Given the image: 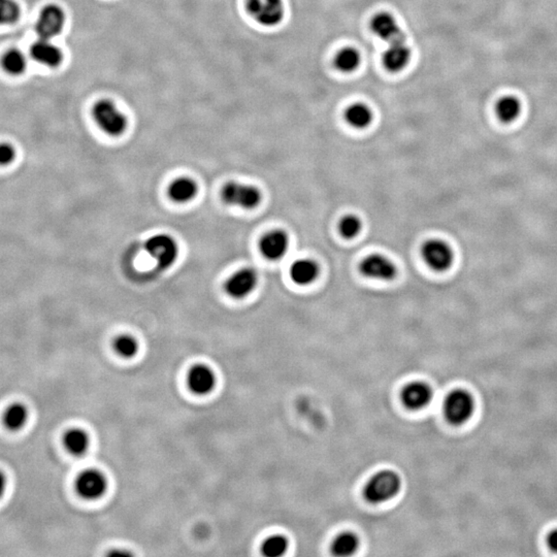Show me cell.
<instances>
[{
  "mask_svg": "<svg viewBox=\"0 0 557 557\" xmlns=\"http://www.w3.org/2000/svg\"><path fill=\"white\" fill-rule=\"evenodd\" d=\"M402 488V479L398 473L385 470L375 473L363 489L364 499L368 503L379 505L395 498Z\"/></svg>",
  "mask_w": 557,
  "mask_h": 557,
  "instance_id": "cell-1",
  "label": "cell"
},
{
  "mask_svg": "<svg viewBox=\"0 0 557 557\" xmlns=\"http://www.w3.org/2000/svg\"><path fill=\"white\" fill-rule=\"evenodd\" d=\"M94 121L108 136H122L127 130V119L111 100H102L93 107Z\"/></svg>",
  "mask_w": 557,
  "mask_h": 557,
  "instance_id": "cell-2",
  "label": "cell"
},
{
  "mask_svg": "<svg viewBox=\"0 0 557 557\" xmlns=\"http://www.w3.org/2000/svg\"><path fill=\"white\" fill-rule=\"evenodd\" d=\"M443 410L449 423L462 425L472 418L475 412V400L466 390H453L445 398Z\"/></svg>",
  "mask_w": 557,
  "mask_h": 557,
  "instance_id": "cell-3",
  "label": "cell"
},
{
  "mask_svg": "<svg viewBox=\"0 0 557 557\" xmlns=\"http://www.w3.org/2000/svg\"><path fill=\"white\" fill-rule=\"evenodd\" d=\"M145 250L155 261L159 269H167L173 267L179 256L177 242L169 235H155L147 240Z\"/></svg>",
  "mask_w": 557,
  "mask_h": 557,
  "instance_id": "cell-4",
  "label": "cell"
},
{
  "mask_svg": "<svg viewBox=\"0 0 557 557\" xmlns=\"http://www.w3.org/2000/svg\"><path fill=\"white\" fill-rule=\"evenodd\" d=\"M221 197L227 205L253 210L260 205L262 194L255 186L229 182L222 188Z\"/></svg>",
  "mask_w": 557,
  "mask_h": 557,
  "instance_id": "cell-5",
  "label": "cell"
},
{
  "mask_svg": "<svg viewBox=\"0 0 557 557\" xmlns=\"http://www.w3.org/2000/svg\"><path fill=\"white\" fill-rule=\"evenodd\" d=\"M247 10L255 21L265 27H275L285 16L283 0H248Z\"/></svg>",
  "mask_w": 557,
  "mask_h": 557,
  "instance_id": "cell-6",
  "label": "cell"
},
{
  "mask_svg": "<svg viewBox=\"0 0 557 557\" xmlns=\"http://www.w3.org/2000/svg\"><path fill=\"white\" fill-rule=\"evenodd\" d=\"M424 262L436 272H445L451 267L454 252L444 241L434 239L423 244L421 248Z\"/></svg>",
  "mask_w": 557,
  "mask_h": 557,
  "instance_id": "cell-7",
  "label": "cell"
},
{
  "mask_svg": "<svg viewBox=\"0 0 557 557\" xmlns=\"http://www.w3.org/2000/svg\"><path fill=\"white\" fill-rule=\"evenodd\" d=\"M65 24V14L55 4L45 6L36 22V33L44 40H52L59 36Z\"/></svg>",
  "mask_w": 557,
  "mask_h": 557,
  "instance_id": "cell-8",
  "label": "cell"
},
{
  "mask_svg": "<svg viewBox=\"0 0 557 557\" xmlns=\"http://www.w3.org/2000/svg\"><path fill=\"white\" fill-rule=\"evenodd\" d=\"M76 492L81 498L88 501H96L106 494L108 481L100 471L87 470L77 478Z\"/></svg>",
  "mask_w": 557,
  "mask_h": 557,
  "instance_id": "cell-9",
  "label": "cell"
},
{
  "mask_svg": "<svg viewBox=\"0 0 557 557\" xmlns=\"http://www.w3.org/2000/svg\"><path fill=\"white\" fill-rule=\"evenodd\" d=\"M361 273L366 278L391 281L398 275V267L387 257L380 254L370 255L361 261Z\"/></svg>",
  "mask_w": 557,
  "mask_h": 557,
  "instance_id": "cell-10",
  "label": "cell"
},
{
  "mask_svg": "<svg viewBox=\"0 0 557 557\" xmlns=\"http://www.w3.org/2000/svg\"><path fill=\"white\" fill-rule=\"evenodd\" d=\"M258 275L250 267L240 269L225 283V291L229 297L241 299L248 297L256 288Z\"/></svg>",
  "mask_w": 557,
  "mask_h": 557,
  "instance_id": "cell-11",
  "label": "cell"
},
{
  "mask_svg": "<svg viewBox=\"0 0 557 557\" xmlns=\"http://www.w3.org/2000/svg\"><path fill=\"white\" fill-rule=\"evenodd\" d=\"M372 29L374 33L387 42V45L407 40L398 21L389 13H380L376 15L372 21Z\"/></svg>",
  "mask_w": 557,
  "mask_h": 557,
  "instance_id": "cell-12",
  "label": "cell"
},
{
  "mask_svg": "<svg viewBox=\"0 0 557 557\" xmlns=\"http://www.w3.org/2000/svg\"><path fill=\"white\" fill-rule=\"evenodd\" d=\"M434 392L432 387L424 382H412L407 385L402 392V404L410 410H422L432 402Z\"/></svg>",
  "mask_w": 557,
  "mask_h": 557,
  "instance_id": "cell-13",
  "label": "cell"
},
{
  "mask_svg": "<svg viewBox=\"0 0 557 557\" xmlns=\"http://www.w3.org/2000/svg\"><path fill=\"white\" fill-rule=\"evenodd\" d=\"M290 241L285 231L273 230L267 233L260 241V252L269 260L276 261L287 254Z\"/></svg>",
  "mask_w": 557,
  "mask_h": 557,
  "instance_id": "cell-14",
  "label": "cell"
},
{
  "mask_svg": "<svg viewBox=\"0 0 557 557\" xmlns=\"http://www.w3.org/2000/svg\"><path fill=\"white\" fill-rule=\"evenodd\" d=\"M190 390L198 395L211 393L216 386V375L209 366L198 364L190 370L187 378Z\"/></svg>",
  "mask_w": 557,
  "mask_h": 557,
  "instance_id": "cell-15",
  "label": "cell"
},
{
  "mask_svg": "<svg viewBox=\"0 0 557 557\" xmlns=\"http://www.w3.org/2000/svg\"><path fill=\"white\" fill-rule=\"evenodd\" d=\"M412 57V51L406 40L389 44L383 55V63L385 68L392 72H402Z\"/></svg>",
  "mask_w": 557,
  "mask_h": 557,
  "instance_id": "cell-16",
  "label": "cell"
},
{
  "mask_svg": "<svg viewBox=\"0 0 557 557\" xmlns=\"http://www.w3.org/2000/svg\"><path fill=\"white\" fill-rule=\"evenodd\" d=\"M30 53L36 62L48 68H57L63 60V53L51 40L40 38L32 45Z\"/></svg>",
  "mask_w": 557,
  "mask_h": 557,
  "instance_id": "cell-17",
  "label": "cell"
},
{
  "mask_svg": "<svg viewBox=\"0 0 557 557\" xmlns=\"http://www.w3.org/2000/svg\"><path fill=\"white\" fill-rule=\"evenodd\" d=\"M319 265L313 259H299L290 267V278L301 286L312 284L318 278Z\"/></svg>",
  "mask_w": 557,
  "mask_h": 557,
  "instance_id": "cell-18",
  "label": "cell"
},
{
  "mask_svg": "<svg viewBox=\"0 0 557 557\" xmlns=\"http://www.w3.org/2000/svg\"><path fill=\"white\" fill-rule=\"evenodd\" d=\"M198 192L196 182L190 178H180L175 180L168 188V196L171 201L179 203H186L192 201Z\"/></svg>",
  "mask_w": 557,
  "mask_h": 557,
  "instance_id": "cell-19",
  "label": "cell"
},
{
  "mask_svg": "<svg viewBox=\"0 0 557 557\" xmlns=\"http://www.w3.org/2000/svg\"><path fill=\"white\" fill-rule=\"evenodd\" d=\"M63 444L72 455L82 456L89 449V437L81 428H72L64 434Z\"/></svg>",
  "mask_w": 557,
  "mask_h": 557,
  "instance_id": "cell-20",
  "label": "cell"
},
{
  "mask_svg": "<svg viewBox=\"0 0 557 557\" xmlns=\"http://www.w3.org/2000/svg\"><path fill=\"white\" fill-rule=\"evenodd\" d=\"M359 539L352 533H343L334 540L331 551L334 556H352L359 551Z\"/></svg>",
  "mask_w": 557,
  "mask_h": 557,
  "instance_id": "cell-21",
  "label": "cell"
},
{
  "mask_svg": "<svg viewBox=\"0 0 557 557\" xmlns=\"http://www.w3.org/2000/svg\"><path fill=\"white\" fill-rule=\"evenodd\" d=\"M28 410L26 406L21 402L10 405L3 414V424L8 430L18 432L26 425L28 421Z\"/></svg>",
  "mask_w": 557,
  "mask_h": 557,
  "instance_id": "cell-22",
  "label": "cell"
},
{
  "mask_svg": "<svg viewBox=\"0 0 557 557\" xmlns=\"http://www.w3.org/2000/svg\"><path fill=\"white\" fill-rule=\"evenodd\" d=\"M372 111L366 104L359 102L349 107L346 111V120L352 127L357 130H364L368 127L372 122Z\"/></svg>",
  "mask_w": 557,
  "mask_h": 557,
  "instance_id": "cell-23",
  "label": "cell"
},
{
  "mask_svg": "<svg viewBox=\"0 0 557 557\" xmlns=\"http://www.w3.org/2000/svg\"><path fill=\"white\" fill-rule=\"evenodd\" d=\"M1 65L8 74L20 76L26 70V58L20 51L12 49L2 56Z\"/></svg>",
  "mask_w": 557,
  "mask_h": 557,
  "instance_id": "cell-24",
  "label": "cell"
},
{
  "mask_svg": "<svg viewBox=\"0 0 557 557\" xmlns=\"http://www.w3.org/2000/svg\"><path fill=\"white\" fill-rule=\"evenodd\" d=\"M521 111V104L519 100L514 96H505L499 100L496 104V115L501 121L510 123L517 119Z\"/></svg>",
  "mask_w": 557,
  "mask_h": 557,
  "instance_id": "cell-25",
  "label": "cell"
},
{
  "mask_svg": "<svg viewBox=\"0 0 557 557\" xmlns=\"http://www.w3.org/2000/svg\"><path fill=\"white\" fill-rule=\"evenodd\" d=\"M361 53L354 48H345L336 55L334 63L343 72H352L361 65Z\"/></svg>",
  "mask_w": 557,
  "mask_h": 557,
  "instance_id": "cell-26",
  "label": "cell"
},
{
  "mask_svg": "<svg viewBox=\"0 0 557 557\" xmlns=\"http://www.w3.org/2000/svg\"><path fill=\"white\" fill-rule=\"evenodd\" d=\"M288 548L289 541L286 537L281 535H272L261 545V554L267 557H280L288 551Z\"/></svg>",
  "mask_w": 557,
  "mask_h": 557,
  "instance_id": "cell-27",
  "label": "cell"
},
{
  "mask_svg": "<svg viewBox=\"0 0 557 557\" xmlns=\"http://www.w3.org/2000/svg\"><path fill=\"white\" fill-rule=\"evenodd\" d=\"M116 353L123 359H132L139 352V342L132 336H120L113 342Z\"/></svg>",
  "mask_w": 557,
  "mask_h": 557,
  "instance_id": "cell-28",
  "label": "cell"
},
{
  "mask_svg": "<svg viewBox=\"0 0 557 557\" xmlns=\"http://www.w3.org/2000/svg\"><path fill=\"white\" fill-rule=\"evenodd\" d=\"M20 15V6L15 0H0V26L14 24Z\"/></svg>",
  "mask_w": 557,
  "mask_h": 557,
  "instance_id": "cell-29",
  "label": "cell"
},
{
  "mask_svg": "<svg viewBox=\"0 0 557 557\" xmlns=\"http://www.w3.org/2000/svg\"><path fill=\"white\" fill-rule=\"evenodd\" d=\"M362 223L356 216H345L338 224L340 235L345 239H353L361 233Z\"/></svg>",
  "mask_w": 557,
  "mask_h": 557,
  "instance_id": "cell-30",
  "label": "cell"
},
{
  "mask_svg": "<svg viewBox=\"0 0 557 557\" xmlns=\"http://www.w3.org/2000/svg\"><path fill=\"white\" fill-rule=\"evenodd\" d=\"M16 150L10 143H0V166H8L15 162Z\"/></svg>",
  "mask_w": 557,
  "mask_h": 557,
  "instance_id": "cell-31",
  "label": "cell"
},
{
  "mask_svg": "<svg viewBox=\"0 0 557 557\" xmlns=\"http://www.w3.org/2000/svg\"><path fill=\"white\" fill-rule=\"evenodd\" d=\"M546 544H547L548 549L557 556V528L548 533Z\"/></svg>",
  "mask_w": 557,
  "mask_h": 557,
  "instance_id": "cell-32",
  "label": "cell"
},
{
  "mask_svg": "<svg viewBox=\"0 0 557 557\" xmlns=\"http://www.w3.org/2000/svg\"><path fill=\"white\" fill-rule=\"evenodd\" d=\"M6 486H8V480H6V473L0 471V499L6 494Z\"/></svg>",
  "mask_w": 557,
  "mask_h": 557,
  "instance_id": "cell-33",
  "label": "cell"
}]
</instances>
